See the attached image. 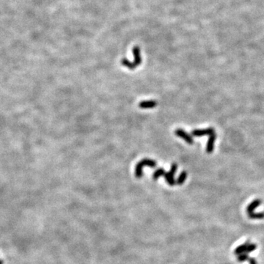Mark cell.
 Returning a JSON list of instances; mask_svg holds the SVG:
<instances>
[{
  "label": "cell",
  "instance_id": "cell-1",
  "mask_svg": "<svg viewBox=\"0 0 264 264\" xmlns=\"http://www.w3.org/2000/svg\"><path fill=\"white\" fill-rule=\"evenodd\" d=\"M145 166L154 168L156 166V162L154 160H151L149 159H144L141 160L139 163L137 164L135 168V175L137 178H140L143 175V168Z\"/></svg>",
  "mask_w": 264,
  "mask_h": 264
},
{
  "label": "cell",
  "instance_id": "cell-2",
  "mask_svg": "<svg viewBox=\"0 0 264 264\" xmlns=\"http://www.w3.org/2000/svg\"><path fill=\"white\" fill-rule=\"evenodd\" d=\"M178 169V165L175 163H173L171 166L170 170L169 173H165L164 177L165 178L166 181L169 186H174L176 184V181L174 179V175L177 172Z\"/></svg>",
  "mask_w": 264,
  "mask_h": 264
},
{
  "label": "cell",
  "instance_id": "cell-3",
  "mask_svg": "<svg viewBox=\"0 0 264 264\" xmlns=\"http://www.w3.org/2000/svg\"><path fill=\"white\" fill-rule=\"evenodd\" d=\"M175 134H176V136L181 137V139H184L186 143L189 144V145H192V144L194 143V140L192 137H191V136L189 135V134L187 133L185 131H183V129H176L175 131Z\"/></svg>",
  "mask_w": 264,
  "mask_h": 264
},
{
  "label": "cell",
  "instance_id": "cell-4",
  "mask_svg": "<svg viewBox=\"0 0 264 264\" xmlns=\"http://www.w3.org/2000/svg\"><path fill=\"white\" fill-rule=\"evenodd\" d=\"M215 130L213 128H208V129H195L194 131H191V135H193L194 137H203V136L206 135H211L213 133H214Z\"/></svg>",
  "mask_w": 264,
  "mask_h": 264
},
{
  "label": "cell",
  "instance_id": "cell-5",
  "mask_svg": "<svg viewBox=\"0 0 264 264\" xmlns=\"http://www.w3.org/2000/svg\"><path fill=\"white\" fill-rule=\"evenodd\" d=\"M133 55L134 57V65L136 68L139 66L142 63V57L140 55V49L139 47L136 46L133 48Z\"/></svg>",
  "mask_w": 264,
  "mask_h": 264
},
{
  "label": "cell",
  "instance_id": "cell-6",
  "mask_svg": "<svg viewBox=\"0 0 264 264\" xmlns=\"http://www.w3.org/2000/svg\"><path fill=\"white\" fill-rule=\"evenodd\" d=\"M216 138H217V134H216L215 132L209 136V140H208L206 145V152L208 153H211L213 152V148H214Z\"/></svg>",
  "mask_w": 264,
  "mask_h": 264
},
{
  "label": "cell",
  "instance_id": "cell-7",
  "mask_svg": "<svg viewBox=\"0 0 264 264\" xmlns=\"http://www.w3.org/2000/svg\"><path fill=\"white\" fill-rule=\"evenodd\" d=\"M261 203H262V201H261V199H256L254 201L252 202L251 203H249V205H248L247 208V212L248 214L254 212L255 209H257V207L261 205Z\"/></svg>",
  "mask_w": 264,
  "mask_h": 264
},
{
  "label": "cell",
  "instance_id": "cell-8",
  "mask_svg": "<svg viewBox=\"0 0 264 264\" xmlns=\"http://www.w3.org/2000/svg\"><path fill=\"white\" fill-rule=\"evenodd\" d=\"M156 105L157 103L155 101H142L139 103V108H142V109H151V108L156 107Z\"/></svg>",
  "mask_w": 264,
  "mask_h": 264
},
{
  "label": "cell",
  "instance_id": "cell-9",
  "mask_svg": "<svg viewBox=\"0 0 264 264\" xmlns=\"http://www.w3.org/2000/svg\"><path fill=\"white\" fill-rule=\"evenodd\" d=\"M249 244H250L249 240H247L244 244H243L241 245H239V247H238L236 249L234 250V254H235V255H241V254L242 253H244L246 249H247V247H248V245H249Z\"/></svg>",
  "mask_w": 264,
  "mask_h": 264
},
{
  "label": "cell",
  "instance_id": "cell-10",
  "mask_svg": "<svg viewBox=\"0 0 264 264\" xmlns=\"http://www.w3.org/2000/svg\"><path fill=\"white\" fill-rule=\"evenodd\" d=\"M121 63L122 65L123 66H125V67H127L128 68L131 69V70H134L136 68V67L134 65L133 63H131V62H130L129 59H127V58H123V59H121Z\"/></svg>",
  "mask_w": 264,
  "mask_h": 264
},
{
  "label": "cell",
  "instance_id": "cell-11",
  "mask_svg": "<svg viewBox=\"0 0 264 264\" xmlns=\"http://www.w3.org/2000/svg\"><path fill=\"white\" fill-rule=\"evenodd\" d=\"M187 178V173L186 171H183L182 173L180 174V175L178 178L177 181H176V184L177 185H182L184 181H186Z\"/></svg>",
  "mask_w": 264,
  "mask_h": 264
},
{
  "label": "cell",
  "instance_id": "cell-12",
  "mask_svg": "<svg viewBox=\"0 0 264 264\" xmlns=\"http://www.w3.org/2000/svg\"><path fill=\"white\" fill-rule=\"evenodd\" d=\"M248 217H249V219H264V212H261V213H255V212H253V213H249Z\"/></svg>",
  "mask_w": 264,
  "mask_h": 264
},
{
  "label": "cell",
  "instance_id": "cell-13",
  "mask_svg": "<svg viewBox=\"0 0 264 264\" xmlns=\"http://www.w3.org/2000/svg\"><path fill=\"white\" fill-rule=\"evenodd\" d=\"M166 172L165 171V169H162V168H159V169H158L157 170H156L154 172L153 175V180H157L159 178V177H161V176H164L165 175Z\"/></svg>",
  "mask_w": 264,
  "mask_h": 264
},
{
  "label": "cell",
  "instance_id": "cell-14",
  "mask_svg": "<svg viewBox=\"0 0 264 264\" xmlns=\"http://www.w3.org/2000/svg\"><path fill=\"white\" fill-rule=\"evenodd\" d=\"M249 257V255H248V254L242 253V254H241V255H239V256H238V257H237V260H238V261L241 263V262H244L246 261H248Z\"/></svg>",
  "mask_w": 264,
  "mask_h": 264
},
{
  "label": "cell",
  "instance_id": "cell-15",
  "mask_svg": "<svg viewBox=\"0 0 264 264\" xmlns=\"http://www.w3.org/2000/svg\"><path fill=\"white\" fill-rule=\"evenodd\" d=\"M256 249H257V245H256L255 244H249L248 245V247H247V249H246L244 253L249 254L252 253V252L255 251Z\"/></svg>",
  "mask_w": 264,
  "mask_h": 264
},
{
  "label": "cell",
  "instance_id": "cell-16",
  "mask_svg": "<svg viewBox=\"0 0 264 264\" xmlns=\"http://www.w3.org/2000/svg\"><path fill=\"white\" fill-rule=\"evenodd\" d=\"M248 261L249 262V264H257L256 260L254 257H249Z\"/></svg>",
  "mask_w": 264,
  "mask_h": 264
},
{
  "label": "cell",
  "instance_id": "cell-17",
  "mask_svg": "<svg viewBox=\"0 0 264 264\" xmlns=\"http://www.w3.org/2000/svg\"><path fill=\"white\" fill-rule=\"evenodd\" d=\"M0 264H3L2 261H0Z\"/></svg>",
  "mask_w": 264,
  "mask_h": 264
}]
</instances>
